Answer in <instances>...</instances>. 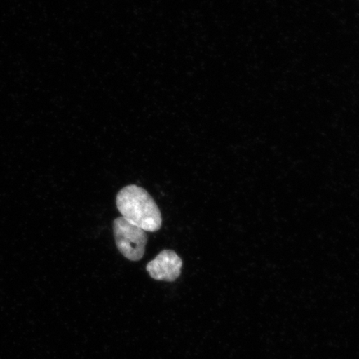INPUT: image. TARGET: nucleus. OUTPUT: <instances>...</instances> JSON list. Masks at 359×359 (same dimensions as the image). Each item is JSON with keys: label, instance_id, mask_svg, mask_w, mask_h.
I'll return each instance as SVG.
<instances>
[{"label": "nucleus", "instance_id": "obj_2", "mask_svg": "<svg viewBox=\"0 0 359 359\" xmlns=\"http://www.w3.org/2000/svg\"><path fill=\"white\" fill-rule=\"evenodd\" d=\"M114 234L116 247L126 259L131 262L142 259L147 243L145 231L121 217L114 219Z\"/></svg>", "mask_w": 359, "mask_h": 359}, {"label": "nucleus", "instance_id": "obj_1", "mask_svg": "<svg viewBox=\"0 0 359 359\" xmlns=\"http://www.w3.org/2000/svg\"><path fill=\"white\" fill-rule=\"evenodd\" d=\"M116 208L122 217L146 232L159 231L163 218L158 205L144 188L129 185L116 196Z\"/></svg>", "mask_w": 359, "mask_h": 359}, {"label": "nucleus", "instance_id": "obj_3", "mask_svg": "<svg viewBox=\"0 0 359 359\" xmlns=\"http://www.w3.org/2000/svg\"><path fill=\"white\" fill-rule=\"evenodd\" d=\"M182 264L175 251L165 250L147 264V271L155 280L173 282L181 276Z\"/></svg>", "mask_w": 359, "mask_h": 359}]
</instances>
